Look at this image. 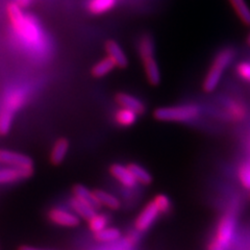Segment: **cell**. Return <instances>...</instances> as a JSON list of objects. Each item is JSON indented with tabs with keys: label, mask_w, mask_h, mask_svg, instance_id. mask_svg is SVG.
Here are the masks:
<instances>
[{
	"label": "cell",
	"mask_w": 250,
	"mask_h": 250,
	"mask_svg": "<svg viewBox=\"0 0 250 250\" xmlns=\"http://www.w3.org/2000/svg\"><path fill=\"white\" fill-rule=\"evenodd\" d=\"M234 57H236V50L232 47H225L216 54L212 65L203 80L202 88L205 92L210 93L217 89L224 71L231 65Z\"/></svg>",
	"instance_id": "obj_1"
},
{
	"label": "cell",
	"mask_w": 250,
	"mask_h": 250,
	"mask_svg": "<svg viewBox=\"0 0 250 250\" xmlns=\"http://www.w3.org/2000/svg\"><path fill=\"white\" fill-rule=\"evenodd\" d=\"M201 113L198 105L187 104L156 108L153 116L163 122H190L197 119Z\"/></svg>",
	"instance_id": "obj_2"
},
{
	"label": "cell",
	"mask_w": 250,
	"mask_h": 250,
	"mask_svg": "<svg viewBox=\"0 0 250 250\" xmlns=\"http://www.w3.org/2000/svg\"><path fill=\"white\" fill-rule=\"evenodd\" d=\"M7 14H9L11 23L16 33L24 39L25 41L34 44L40 40L38 27L34 24L33 21L27 19L22 14L17 3H10L7 5Z\"/></svg>",
	"instance_id": "obj_3"
},
{
	"label": "cell",
	"mask_w": 250,
	"mask_h": 250,
	"mask_svg": "<svg viewBox=\"0 0 250 250\" xmlns=\"http://www.w3.org/2000/svg\"><path fill=\"white\" fill-rule=\"evenodd\" d=\"M161 215L160 210L155 207L153 201H149L141 210L135 221V228L139 232H145L149 229L156 219Z\"/></svg>",
	"instance_id": "obj_4"
},
{
	"label": "cell",
	"mask_w": 250,
	"mask_h": 250,
	"mask_svg": "<svg viewBox=\"0 0 250 250\" xmlns=\"http://www.w3.org/2000/svg\"><path fill=\"white\" fill-rule=\"evenodd\" d=\"M234 229H236V220H234V217L230 214L224 215L218 225L216 241L219 244H221L223 247L226 248L231 243Z\"/></svg>",
	"instance_id": "obj_5"
},
{
	"label": "cell",
	"mask_w": 250,
	"mask_h": 250,
	"mask_svg": "<svg viewBox=\"0 0 250 250\" xmlns=\"http://www.w3.org/2000/svg\"><path fill=\"white\" fill-rule=\"evenodd\" d=\"M49 221L62 228H76L81 224V218L76 214L70 213L62 208H51L47 214Z\"/></svg>",
	"instance_id": "obj_6"
},
{
	"label": "cell",
	"mask_w": 250,
	"mask_h": 250,
	"mask_svg": "<svg viewBox=\"0 0 250 250\" xmlns=\"http://www.w3.org/2000/svg\"><path fill=\"white\" fill-rule=\"evenodd\" d=\"M0 163L19 169L34 170V162L29 156L10 150H0Z\"/></svg>",
	"instance_id": "obj_7"
},
{
	"label": "cell",
	"mask_w": 250,
	"mask_h": 250,
	"mask_svg": "<svg viewBox=\"0 0 250 250\" xmlns=\"http://www.w3.org/2000/svg\"><path fill=\"white\" fill-rule=\"evenodd\" d=\"M116 101L121 107L130 109L138 115H142L146 112V105L143 101L128 93H118L116 95Z\"/></svg>",
	"instance_id": "obj_8"
},
{
	"label": "cell",
	"mask_w": 250,
	"mask_h": 250,
	"mask_svg": "<svg viewBox=\"0 0 250 250\" xmlns=\"http://www.w3.org/2000/svg\"><path fill=\"white\" fill-rule=\"evenodd\" d=\"M109 173H111L116 181H118L125 188H134L138 184L127 166L121 165L119 163L111 165V167H109Z\"/></svg>",
	"instance_id": "obj_9"
},
{
	"label": "cell",
	"mask_w": 250,
	"mask_h": 250,
	"mask_svg": "<svg viewBox=\"0 0 250 250\" xmlns=\"http://www.w3.org/2000/svg\"><path fill=\"white\" fill-rule=\"evenodd\" d=\"M105 51L107 53V57H109L115 62L117 67L124 69L128 66L127 56L124 53L122 47L119 45L118 42L114 40H108L105 43Z\"/></svg>",
	"instance_id": "obj_10"
},
{
	"label": "cell",
	"mask_w": 250,
	"mask_h": 250,
	"mask_svg": "<svg viewBox=\"0 0 250 250\" xmlns=\"http://www.w3.org/2000/svg\"><path fill=\"white\" fill-rule=\"evenodd\" d=\"M33 173H34V170H26V169H19V168L0 169V185L20 182V181H23V179H27L33 175Z\"/></svg>",
	"instance_id": "obj_11"
},
{
	"label": "cell",
	"mask_w": 250,
	"mask_h": 250,
	"mask_svg": "<svg viewBox=\"0 0 250 250\" xmlns=\"http://www.w3.org/2000/svg\"><path fill=\"white\" fill-rule=\"evenodd\" d=\"M72 193H73V197L82 200L84 203H87V205H89L93 208H95L96 210L103 208V206H101L99 201L97 200L95 194H94L93 191L89 190L87 187L77 184L73 186Z\"/></svg>",
	"instance_id": "obj_12"
},
{
	"label": "cell",
	"mask_w": 250,
	"mask_h": 250,
	"mask_svg": "<svg viewBox=\"0 0 250 250\" xmlns=\"http://www.w3.org/2000/svg\"><path fill=\"white\" fill-rule=\"evenodd\" d=\"M138 53L142 61L155 58V44L151 35L145 34L141 37L138 43Z\"/></svg>",
	"instance_id": "obj_13"
},
{
	"label": "cell",
	"mask_w": 250,
	"mask_h": 250,
	"mask_svg": "<svg viewBox=\"0 0 250 250\" xmlns=\"http://www.w3.org/2000/svg\"><path fill=\"white\" fill-rule=\"evenodd\" d=\"M69 150V141L66 138H60L56 144L53 145L51 154H50V162L52 165L59 166L64 162L66 155Z\"/></svg>",
	"instance_id": "obj_14"
},
{
	"label": "cell",
	"mask_w": 250,
	"mask_h": 250,
	"mask_svg": "<svg viewBox=\"0 0 250 250\" xmlns=\"http://www.w3.org/2000/svg\"><path fill=\"white\" fill-rule=\"evenodd\" d=\"M143 62L144 71L148 83L151 85H159L161 83V71L155 58L147 59Z\"/></svg>",
	"instance_id": "obj_15"
},
{
	"label": "cell",
	"mask_w": 250,
	"mask_h": 250,
	"mask_svg": "<svg viewBox=\"0 0 250 250\" xmlns=\"http://www.w3.org/2000/svg\"><path fill=\"white\" fill-rule=\"evenodd\" d=\"M69 205L76 213V215L85 221H89L93 216H95L97 214V210L95 208H93L92 207L87 205V203H84L75 197H72L70 199Z\"/></svg>",
	"instance_id": "obj_16"
},
{
	"label": "cell",
	"mask_w": 250,
	"mask_h": 250,
	"mask_svg": "<svg viewBox=\"0 0 250 250\" xmlns=\"http://www.w3.org/2000/svg\"><path fill=\"white\" fill-rule=\"evenodd\" d=\"M118 0H90L88 11L93 15H104L114 10Z\"/></svg>",
	"instance_id": "obj_17"
},
{
	"label": "cell",
	"mask_w": 250,
	"mask_h": 250,
	"mask_svg": "<svg viewBox=\"0 0 250 250\" xmlns=\"http://www.w3.org/2000/svg\"><path fill=\"white\" fill-rule=\"evenodd\" d=\"M116 67L117 66L115 64V62L109 57H106L103 60H100L99 62H97L96 64L92 67L91 73H92L93 77L103 78V77L106 76L107 74L111 73Z\"/></svg>",
	"instance_id": "obj_18"
},
{
	"label": "cell",
	"mask_w": 250,
	"mask_h": 250,
	"mask_svg": "<svg viewBox=\"0 0 250 250\" xmlns=\"http://www.w3.org/2000/svg\"><path fill=\"white\" fill-rule=\"evenodd\" d=\"M94 194H95V196L97 198V200L99 201V203L103 207H105L109 209H113V210H117L119 209L121 207V202L120 200L117 198L115 195L108 193L104 190H94L93 191Z\"/></svg>",
	"instance_id": "obj_19"
},
{
	"label": "cell",
	"mask_w": 250,
	"mask_h": 250,
	"mask_svg": "<svg viewBox=\"0 0 250 250\" xmlns=\"http://www.w3.org/2000/svg\"><path fill=\"white\" fill-rule=\"evenodd\" d=\"M127 168L131 172L132 176L136 179L138 184L143 186H148L152 183V176L143 166L139 165L137 163H130L127 165Z\"/></svg>",
	"instance_id": "obj_20"
},
{
	"label": "cell",
	"mask_w": 250,
	"mask_h": 250,
	"mask_svg": "<svg viewBox=\"0 0 250 250\" xmlns=\"http://www.w3.org/2000/svg\"><path fill=\"white\" fill-rule=\"evenodd\" d=\"M138 114L130 109L121 107L115 114V121L122 127H129L134 125L138 120Z\"/></svg>",
	"instance_id": "obj_21"
},
{
	"label": "cell",
	"mask_w": 250,
	"mask_h": 250,
	"mask_svg": "<svg viewBox=\"0 0 250 250\" xmlns=\"http://www.w3.org/2000/svg\"><path fill=\"white\" fill-rule=\"evenodd\" d=\"M121 238L120 229L116 228H106L103 230L94 233V239L100 243H111Z\"/></svg>",
	"instance_id": "obj_22"
},
{
	"label": "cell",
	"mask_w": 250,
	"mask_h": 250,
	"mask_svg": "<svg viewBox=\"0 0 250 250\" xmlns=\"http://www.w3.org/2000/svg\"><path fill=\"white\" fill-rule=\"evenodd\" d=\"M234 12L245 25H250V7L245 0H229Z\"/></svg>",
	"instance_id": "obj_23"
},
{
	"label": "cell",
	"mask_w": 250,
	"mask_h": 250,
	"mask_svg": "<svg viewBox=\"0 0 250 250\" xmlns=\"http://www.w3.org/2000/svg\"><path fill=\"white\" fill-rule=\"evenodd\" d=\"M15 111L3 105L0 111V135L4 136L11 129V125L13 121V116Z\"/></svg>",
	"instance_id": "obj_24"
},
{
	"label": "cell",
	"mask_w": 250,
	"mask_h": 250,
	"mask_svg": "<svg viewBox=\"0 0 250 250\" xmlns=\"http://www.w3.org/2000/svg\"><path fill=\"white\" fill-rule=\"evenodd\" d=\"M108 222H109V218L106 214H98L97 213L95 216H93L88 221L89 229L93 233L98 232L100 230L106 229Z\"/></svg>",
	"instance_id": "obj_25"
},
{
	"label": "cell",
	"mask_w": 250,
	"mask_h": 250,
	"mask_svg": "<svg viewBox=\"0 0 250 250\" xmlns=\"http://www.w3.org/2000/svg\"><path fill=\"white\" fill-rule=\"evenodd\" d=\"M152 201L155 205V207L160 210L161 214H167L170 212V209L172 208V203L167 195L165 194L156 195Z\"/></svg>",
	"instance_id": "obj_26"
},
{
	"label": "cell",
	"mask_w": 250,
	"mask_h": 250,
	"mask_svg": "<svg viewBox=\"0 0 250 250\" xmlns=\"http://www.w3.org/2000/svg\"><path fill=\"white\" fill-rule=\"evenodd\" d=\"M239 179L244 188L250 190V160L244 162L239 168Z\"/></svg>",
	"instance_id": "obj_27"
},
{
	"label": "cell",
	"mask_w": 250,
	"mask_h": 250,
	"mask_svg": "<svg viewBox=\"0 0 250 250\" xmlns=\"http://www.w3.org/2000/svg\"><path fill=\"white\" fill-rule=\"evenodd\" d=\"M236 72L240 78L250 83V62H240L237 65Z\"/></svg>",
	"instance_id": "obj_28"
},
{
	"label": "cell",
	"mask_w": 250,
	"mask_h": 250,
	"mask_svg": "<svg viewBox=\"0 0 250 250\" xmlns=\"http://www.w3.org/2000/svg\"><path fill=\"white\" fill-rule=\"evenodd\" d=\"M208 250H225V247H223L221 244H219L215 240L212 242V243H209Z\"/></svg>",
	"instance_id": "obj_29"
},
{
	"label": "cell",
	"mask_w": 250,
	"mask_h": 250,
	"mask_svg": "<svg viewBox=\"0 0 250 250\" xmlns=\"http://www.w3.org/2000/svg\"><path fill=\"white\" fill-rule=\"evenodd\" d=\"M18 250H49V249H42L34 246H28V245H22L18 248Z\"/></svg>",
	"instance_id": "obj_30"
},
{
	"label": "cell",
	"mask_w": 250,
	"mask_h": 250,
	"mask_svg": "<svg viewBox=\"0 0 250 250\" xmlns=\"http://www.w3.org/2000/svg\"><path fill=\"white\" fill-rule=\"evenodd\" d=\"M246 42H247V45L248 46H250V34L248 35V37H247V40H246Z\"/></svg>",
	"instance_id": "obj_31"
}]
</instances>
